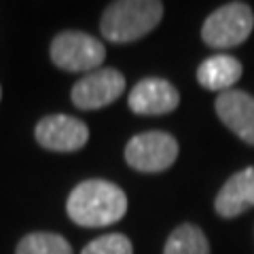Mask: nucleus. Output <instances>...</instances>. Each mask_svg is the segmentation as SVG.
<instances>
[{"instance_id": "nucleus-1", "label": "nucleus", "mask_w": 254, "mask_h": 254, "mask_svg": "<svg viewBox=\"0 0 254 254\" xmlns=\"http://www.w3.org/2000/svg\"><path fill=\"white\" fill-rule=\"evenodd\" d=\"M68 216L87 229L108 227L127 212V197L117 185L102 178L81 182L68 197Z\"/></svg>"}, {"instance_id": "nucleus-2", "label": "nucleus", "mask_w": 254, "mask_h": 254, "mask_svg": "<svg viewBox=\"0 0 254 254\" xmlns=\"http://www.w3.org/2000/svg\"><path fill=\"white\" fill-rule=\"evenodd\" d=\"M163 17V4L157 0H119L108 4L100 30L110 43H133L157 28Z\"/></svg>"}, {"instance_id": "nucleus-3", "label": "nucleus", "mask_w": 254, "mask_h": 254, "mask_svg": "<svg viewBox=\"0 0 254 254\" xmlns=\"http://www.w3.org/2000/svg\"><path fill=\"white\" fill-rule=\"evenodd\" d=\"M254 28V13L246 2H229L216 9L201 28V38L214 49L242 45Z\"/></svg>"}, {"instance_id": "nucleus-4", "label": "nucleus", "mask_w": 254, "mask_h": 254, "mask_svg": "<svg viewBox=\"0 0 254 254\" xmlns=\"http://www.w3.org/2000/svg\"><path fill=\"white\" fill-rule=\"evenodd\" d=\"M104 58V45L85 32H62L51 43L53 64L62 70H68V72H95Z\"/></svg>"}, {"instance_id": "nucleus-5", "label": "nucleus", "mask_w": 254, "mask_h": 254, "mask_svg": "<svg viewBox=\"0 0 254 254\" xmlns=\"http://www.w3.org/2000/svg\"><path fill=\"white\" fill-rule=\"evenodd\" d=\"M178 157V142L165 131H146L133 136L125 146V161L138 172L155 174L172 168Z\"/></svg>"}, {"instance_id": "nucleus-6", "label": "nucleus", "mask_w": 254, "mask_h": 254, "mask_svg": "<svg viewBox=\"0 0 254 254\" xmlns=\"http://www.w3.org/2000/svg\"><path fill=\"white\" fill-rule=\"evenodd\" d=\"M125 91V76L113 68H100L72 87V102L81 110L104 108Z\"/></svg>"}, {"instance_id": "nucleus-7", "label": "nucleus", "mask_w": 254, "mask_h": 254, "mask_svg": "<svg viewBox=\"0 0 254 254\" xmlns=\"http://www.w3.org/2000/svg\"><path fill=\"white\" fill-rule=\"evenodd\" d=\"M36 140L47 150L58 153H72L87 144L89 129L83 121L70 115H49L38 121Z\"/></svg>"}, {"instance_id": "nucleus-8", "label": "nucleus", "mask_w": 254, "mask_h": 254, "mask_svg": "<svg viewBox=\"0 0 254 254\" xmlns=\"http://www.w3.org/2000/svg\"><path fill=\"white\" fill-rule=\"evenodd\" d=\"M216 115L237 138L254 146V98L250 93L240 89L218 93Z\"/></svg>"}, {"instance_id": "nucleus-9", "label": "nucleus", "mask_w": 254, "mask_h": 254, "mask_svg": "<svg viewBox=\"0 0 254 254\" xmlns=\"http://www.w3.org/2000/svg\"><path fill=\"white\" fill-rule=\"evenodd\" d=\"M129 108L138 115H165L178 106V89L165 78H142L129 93Z\"/></svg>"}, {"instance_id": "nucleus-10", "label": "nucleus", "mask_w": 254, "mask_h": 254, "mask_svg": "<svg viewBox=\"0 0 254 254\" xmlns=\"http://www.w3.org/2000/svg\"><path fill=\"white\" fill-rule=\"evenodd\" d=\"M254 205V168L233 174L218 190L214 208L222 218H235Z\"/></svg>"}, {"instance_id": "nucleus-11", "label": "nucleus", "mask_w": 254, "mask_h": 254, "mask_svg": "<svg viewBox=\"0 0 254 254\" xmlns=\"http://www.w3.org/2000/svg\"><path fill=\"white\" fill-rule=\"evenodd\" d=\"M242 78V64L231 55H212L203 60L197 70V81L210 91H231L233 85Z\"/></svg>"}, {"instance_id": "nucleus-12", "label": "nucleus", "mask_w": 254, "mask_h": 254, "mask_svg": "<svg viewBox=\"0 0 254 254\" xmlns=\"http://www.w3.org/2000/svg\"><path fill=\"white\" fill-rule=\"evenodd\" d=\"M163 254H210V244L195 225H180L165 242Z\"/></svg>"}, {"instance_id": "nucleus-13", "label": "nucleus", "mask_w": 254, "mask_h": 254, "mask_svg": "<svg viewBox=\"0 0 254 254\" xmlns=\"http://www.w3.org/2000/svg\"><path fill=\"white\" fill-rule=\"evenodd\" d=\"M17 254H72L70 246L58 233H30L17 246Z\"/></svg>"}, {"instance_id": "nucleus-14", "label": "nucleus", "mask_w": 254, "mask_h": 254, "mask_svg": "<svg viewBox=\"0 0 254 254\" xmlns=\"http://www.w3.org/2000/svg\"><path fill=\"white\" fill-rule=\"evenodd\" d=\"M81 254H133V246L121 233H108L89 242Z\"/></svg>"}, {"instance_id": "nucleus-15", "label": "nucleus", "mask_w": 254, "mask_h": 254, "mask_svg": "<svg viewBox=\"0 0 254 254\" xmlns=\"http://www.w3.org/2000/svg\"><path fill=\"white\" fill-rule=\"evenodd\" d=\"M0 98H2V89H0Z\"/></svg>"}]
</instances>
